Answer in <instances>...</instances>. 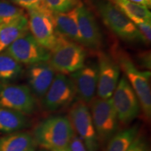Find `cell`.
I'll list each match as a JSON object with an SVG mask.
<instances>
[{
	"label": "cell",
	"instance_id": "6da1fadb",
	"mask_svg": "<svg viewBox=\"0 0 151 151\" xmlns=\"http://www.w3.org/2000/svg\"><path fill=\"white\" fill-rule=\"evenodd\" d=\"M31 134L37 146L50 151L69 146L75 134L68 117L60 115L41 120Z\"/></svg>",
	"mask_w": 151,
	"mask_h": 151
},
{
	"label": "cell",
	"instance_id": "7a4b0ae2",
	"mask_svg": "<svg viewBox=\"0 0 151 151\" xmlns=\"http://www.w3.org/2000/svg\"><path fill=\"white\" fill-rule=\"evenodd\" d=\"M111 56L118 64L120 70L124 73V76L139 99L145 119L149 122L151 118L150 71L140 70L129 55L119 47L114 46Z\"/></svg>",
	"mask_w": 151,
	"mask_h": 151
},
{
	"label": "cell",
	"instance_id": "3957f363",
	"mask_svg": "<svg viewBox=\"0 0 151 151\" xmlns=\"http://www.w3.org/2000/svg\"><path fill=\"white\" fill-rule=\"evenodd\" d=\"M91 3L105 25L117 37L127 42H144L134 24L110 1L91 0Z\"/></svg>",
	"mask_w": 151,
	"mask_h": 151
},
{
	"label": "cell",
	"instance_id": "277c9868",
	"mask_svg": "<svg viewBox=\"0 0 151 151\" xmlns=\"http://www.w3.org/2000/svg\"><path fill=\"white\" fill-rule=\"evenodd\" d=\"M86 56L83 46L60 35L55 47L50 51L48 62L55 72L68 75L86 65Z\"/></svg>",
	"mask_w": 151,
	"mask_h": 151
},
{
	"label": "cell",
	"instance_id": "5b68a950",
	"mask_svg": "<svg viewBox=\"0 0 151 151\" xmlns=\"http://www.w3.org/2000/svg\"><path fill=\"white\" fill-rule=\"evenodd\" d=\"M88 106L100 146H105L120 126L112 99L95 97Z\"/></svg>",
	"mask_w": 151,
	"mask_h": 151
},
{
	"label": "cell",
	"instance_id": "8992f818",
	"mask_svg": "<svg viewBox=\"0 0 151 151\" xmlns=\"http://www.w3.org/2000/svg\"><path fill=\"white\" fill-rule=\"evenodd\" d=\"M68 118L75 135L88 151H99V142L92 122L89 106L80 100L73 101L68 110Z\"/></svg>",
	"mask_w": 151,
	"mask_h": 151
},
{
	"label": "cell",
	"instance_id": "52a82bcc",
	"mask_svg": "<svg viewBox=\"0 0 151 151\" xmlns=\"http://www.w3.org/2000/svg\"><path fill=\"white\" fill-rule=\"evenodd\" d=\"M120 124L127 127L140 114L141 109L137 94L123 75L111 97Z\"/></svg>",
	"mask_w": 151,
	"mask_h": 151
},
{
	"label": "cell",
	"instance_id": "ba28073f",
	"mask_svg": "<svg viewBox=\"0 0 151 151\" xmlns=\"http://www.w3.org/2000/svg\"><path fill=\"white\" fill-rule=\"evenodd\" d=\"M0 106L29 116L37 112L39 103L27 86L0 83Z\"/></svg>",
	"mask_w": 151,
	"mask_h": 151
},
{
	"label": "cell",
	"instance_id": "9c48e42d",
	"mask_svg": "<svg viewBox=\"0 0 151 151\" xmlns=\"http://www.w3.org/2000/svg\"><path fill=\"white\" fill-rule=\"evenodd\" d=\"M76 99L72 79L67 74L58 73L41 100L44 110L48 112L61 111L72 104Z\"/></svg>",
	"mask_w": 151,
	"mask_h": 151
},
{
	"label": "cell",
	"instance_id": "30bf717a",
	"mask_svg": "<svg viewBox=\"0 0 151 151\" xmlns=\"http://www.w3.org/2000/svg\"><path fill=\"white\" fill-rule=\"evenodd\" d=\"M6 51L20 64L26 65L48 62L50 57V52L39 44L29 31L15 40Z\"/></svg>",
	"mask_w": 151,
	"mask_h": 151
},
{
	"label": "cell",
	"instance_id": "8fae6325",
	"mask_svg": "<svg viewBox=\"0 0 151 151\" xmlns=\"http://www.w3.org/2000/svg\"><path fill=\"white\" fill-rule=\"evenodd\" d=\"M97 97L109 99L116 89L120 80V69L114 58L106 52L98 51Z\"/></svg>",
	"mask_w": 151,
	"mask_h": 151
},
{
	"label": "cell",
	"instance_id": "7c38bea8",
	"mask_svg": "<svg viewBox=\"0 0 151 151\" xmlns=\"http://www.w3.org/2000/svg\"><path fill=\"white\" fill-rule=\"evenodd\" d=\"M28 27L39 44L49 51L55 47L60 35L56 31L53 16L36 11H27Z\"/></svg>",
	"mask_w": 151,
	"mask_h": 151
},
{
	"label": "cell",
	"instance_id": "4fadbf2b",
	"mask_svg": "<svg viewBox=\"0 0 151 151\" xmlns=\"http://www.w3.org/2000/svg\"><path fill=\"white\" fill-rule=\"evenodd\" d=\"M79 32L81 45L90 50L98 52L102 46L103 37L95 17L82 3L77 6Z\"/></svg>",
	"mask_w": 151,
	"mask_h": 151
},
{
	"label": "cell",
	"instance_id": "5bb4252c",
	"mask_svg": "<svg viewBox=\"0 0 151 151\" xmlns=\"http://www.w3.org/2000/svg\"><path fill=\"white\" fill-rule=\"evenodd\" d=\"M74 85L76 99L87 105L95 97L98 81L97 65L95 63L85 65L82 68L70 74Z\"/></svg>",
	"mask_w": 151,
	"mask_h": 151
},
{
	"label": "cell",
	"instance_id": "9a60e30c",
	"mask_svg": "<svg viewBox=\"0 0 151 151\" xmlns=\"http://www.w3.org/2000/svg\"><path fill=\"white\" fill-rule=\"evenodd\" d=\"M55 74V71L48 62L29 65L27 71V86L37 100L41 101L45 95Z\"/></svg>",
	"mask_w": 151,
	"mask_h": 151
},
{
	"label": "cell",
	"instance_id": "2e32d148",
	"mask_svg": "<svg viewBox=\"0 0 151 151\" xmlns=\"http://www.w3.org/2000/svg\"><path fill=\"white\" fill-rule=\"evenodd\" d=\"M53 20L56 31L60 35L81 45L82 41L78 28L77 7L67 12L54 14Z\"/></svg>",
	"mask_w": 151,
	"mask_h": 151
},
{
	"label": "cell",
	"instance_id": "e0dca14e",
	"mask_svg": "<svg viewBox=\"0 0 151 151\" xmlns=\"http://www.w3.org/2000/svg\"><path fill=\"white\" fill-rule=\"evenodd\" d=\"M37 145L31 133L20 131L0 137V151H36Z\"/></svg>",
	"mask_w": 151,
	"mask_h": 151
},
{
	"label": "cell",
	"instance_id": "ac0fdd59",
	"mask_svg": "<svg viewBox=\"0 0 151 151\" xmlns=\"http://www.w3.org/2000/svg\"><path fill=\"white\" fill-rule=\"evenodd\" d=\"M29 125L30 120L28 116L0 106V132L9 134L22 131Z\"/></svg>",
	"mask_w": 151,
	"mask_h": 151
},
{
	"label": "cell",
	"instance_id": "d6986e66",
	"mask_svg": "<svg viewBox=\"0 0 151 151\" xmlns=\"http://www.w3.org/2000/svg\"><path fill=\"white\" fill-rule=\"evenodd\" d=\"M28 31V20L26 16L11 23L0 24V53Z\"/></svg>",
	"mask_w": 151,
	"mask_h": 151
},
{
	"label": "cell",
	"instance_id": "ffe728a7",
	"mask_svg": "<svg viewBox=\"0 0 151 151\" xmlns=\"http://www.w3.org/2000/svg\"><path fill=\"white\" fill-rule=\"evenodd\" d=\"M139 134V124L118 130L106 143L104 151H127Z\"/></svg>",
	"mask_w": 151,
	"mask_h": 151
},
{
	"label": "cell",
	"instance_id": "44dd1931",
	"mask_svg": "<svg viewBox=\"0 0 151 151\" xmlns=\"http://www.w3.org/2000/svg\"><path fill=\"white\" fill-rule=\"evenodd\" d=\"M23 72L22 65L6 50L0 53V83H11L20 77Z\"/></svg>",
	"mask_w": 151,
	"mask_h": 151
},
{
	"label": "cell",
	"instance_id": "7402d4cb",
	"mask_svg": "<svg viewBox=\"0 0 151 151\" xmlns=\"http://www.w3.org/2000/svg\"><path fill=\"white\" fill-rule=\"evenodd\" d=\"M130 20L134 18L150 21L151 13L148 8L129 0H109Z\"/></svg>",
	"mask_w": 151,
	"mask_h": 151
},
{
	"label": "cell",
	"instance_id": "603a6c76",
	"mask_svg": "<svg viewBox=\"0 0 151 151\" xmlns=\"http://www.w3.org/2000/svg\"><path fill=\"white\" fill-rule=\"evenodd\" d=\"M24 9L7 0H0V24H8L25 16Z\"/></svg>",
	"mask_w": 151,
	"mask_h": 151
},
{
	"label": "cell",
	"instance_id": "cb8c5ba5",
	"mask_svg": "<svg viewBox=\"0 0 151 151\" xmlns=\"http://www.w3.org/2000/svg\"><path fill=\"white\" fill-rule=\"evenodd\" d=\"M48 8L53 14L72 10L80 4V0H44Z\"/></svg>",
	"mask_w": 151,
	"mask_h": 151
},
{
	"label": "cell",
	"instance_id": "d4e9b609",
	"mask_svg": "<svg viewBox=\"0 0 151 151\" xmlns=\"http://www.w3.org/2000/svg\"><path fill=\"white\" fill-rule=\"evenodd\" d=\"M10 1L27 11H36L48 16H54V14L49 10L44 0H10Z\"/></svg>",
	"mask_w": 151,
	"mask_h": 151
},
{
	"label": "cell",
	"instance_id": "484cf974",
	"mask_svg": "<svg viewBox=\"0 0 151 151\" xmlns=\"http://www.w3.org/2000/svg\"><path fill=\"white\" fill-rule=\"evenodd\" d=\"M143 38L144 42L150 43L151 40V22L134 18L131 20Z\"/></svg>",
	"mask_w": 151,
	"mask_h": 151
},
{
	"label": "cell",
	"instance_id": "4316f807",
	"mask_svg": "<svg viewBox=\"0 0 151 151\" xmlns=\"http://www.w3.org/2000/svg\"><path fill=\"white\" fill-rule=\"evenodd\" d=\"M127 151H150V147L146 137L139 134Z\"/></svg>",
	"mask_w": 151,
	"mask_h": 151
},
{
	"label": "cell",
	"instance_id": "83f0119b",
	"mask_svg": "<svg viewBox=\"0 0 151 151\" xmlns=\"http://www.w3.org/2000/svg\"><path fill=\"white\" fill-rule=\"evenodd\" d=\"M138 62L140 64L142 68H145L147 70H150L151 66V60H150V52L145 51L141 52L138 55Z\"/></svg>",
	"mask_w": 151,
	"mask_h": 151
},
{
	"label": "cell",
	"instance_id": "f1b7e54d",
	"mask_svg": "<svg viewBox=\"0 0 151 151\" xmlns=\"http://www.w3.org/2000/svg\"><path fill=\"white\" fill-rule=\"evenodd\" d=\"M71 151H88L79 138L76 135L73 136L69 146Z\"/></svg>",
	"mask_w": 151,
	"mask_h": 151
},
{
	"label": "cell",
	"instance_id": "f546056e",
	"mask_svg": "<svg viewBox=\"0 0 151 151\" xmlns=\"http://www.w3.org/2000/svg\"><path fill=\"white\" fill-rule=\"evenodd\" d=\"M129 1L144 6H146L147 8H148V7L150 8L151 6V0H129Z\"/></svg>",
	"mask_w": 151,
	"mask_h": 151
},
{
	"label": "cell",
	"instance_id": "4dcf8cb0",
	"mask_svg": "<svg viewBox=\"0 0 151 151\" xmlns=\"http://www.w3.org/2000/svg\"><path fill=\"white\" fill-rule=\"evenodd\" d=\"M52 151H71L69 147H65V148H62L60 149H57V150H54Z\"/></svg>",
	"mask_w": 151,
	"mask_h": 151
},
{
	"label": "cell",
	"instance_id": "1f68e13d",
	"mask_svg": "<svg viewBox=\"0 0 151 151\" xmlns=\"http://www.w3.org/2000/svg\"><path fill=\"white\" fill-rule=\"evenodd\" d=\"M36 151H50V150H46V149H40V150H36Z\"/></svg>",
	"mask_w": 151,
	"mask_h": 151
}]
</instances>
